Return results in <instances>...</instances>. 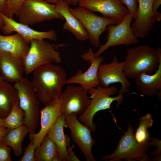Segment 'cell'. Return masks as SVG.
Wrapping results in <instances>:
<instances>
[{"mask_svg": "<svg viewBox=\"0 0 161 161\" xmlns=\"http://www.w3.org/2000/svg\"><path fill=\"white\" fill-rule=\"evenodd\" d=\"M36 148L31 141L25 148L24 153L20 161H35V153Z\"/></svg>", "mask_w": 161, "mask_h": 161, "instance_id": "obj_29", "label": "cell"}, {"mask_svg": "<svg viewBox=\"0 0 161 161\" xmlns=\"http://www.w3.org/2000/svg\"><path fill=\"white\" fill-rule=\"evenodd\" d=\"M7 5V0H0V13L5 14Z\"/></svg>", "mask_w": 161, "mask_h": 161, "instance_id": "obj_36", "label": "cell"}, {"mask_svg": "<svg viewBox=\"0 0 161 161\" xmlns=\"http://www.w3.org/2000/svg\"><path fill=\"white\" fill-rule=\"evenodd\" d=\"M128 129L120 138L114 151L111 154L104 155L101 158L102 160L120 161L125 160L128 161H150L149 157L146 152L149 148L153 145V143L149 138L143 143H139L136 141L134 134V128L130 123L127 124Z\"/></svg>", "mask_w": 161, "mask_h": 161, "instance_id": "obj_3", "label": "cell"}, {"mask_svg": "<svg viewBox=\"0 0 161 161\" xmlns=\"http://www.w3.org/2000/svg\"><path fill=\"white\" fill-rule=\"evenodd\" d=\"M161 4V0H154L152 6L153 13L156 18L157 21L161 20V14L157 10Z\"/></svg>", "mask_w": 161, "mask_h": 161, "instance_id": "obj_33", "label": "cell"}, {"mask_svg": "<svg viewBox=\"0 0 161 161\" xmlns=\"http://www.w3.org/2000/svg\"><path fill=\"white\" fill-rule=\"evenodd\" d=\"M123 70L127 78L134 79L138 74H151L161 61V49L155 50L148 45H139L126 50Z\"/></svg>", "mask_w": 161, "mask_h": 161, "instance_id": "obj_2", "label": "cell"}, {"mask_svg": "<svg viewBox=\"0 0 161 161\" xmlns=\"http://www.w3.org/2000/svg\"><path fill=\"white\" fill-rule=\"evenodd\" d=\"M78 5L107 18H123L129 12L119 0H79Z\"/></svg>", "mask_w": 161, "mask_h": 161, "instance_id": "obj_17", "label": "cell"}, {"mask_svg": "<svg viewBox=\"0 0 161 161\" xmlns=\"http://www.w3.org/2000/svg\"><path fill=\"white\" fill-rule=\"evenodd\" d=\"M55 5L57 11L65 20L63 25L64 29L71 33L78 40L84 41L88 39L86 30L79 20L70 12L68 3L61 1Z\"/></svg>", "mask_w": 161, "mask_h": 161, "instance_id": "obj_19", "label": "cell"}, {"mask_svg": "<svg viewBox=\"0 0 161 161\" xmlns=\"http://www.w3.org/2000/svg\"><path fill=\"white\" fill-rule=\"evenodd\" d=\"M154 0H138L137 16L131 26L137 38L146 37L149 34L156 21L152 10Z\"/></svg>", "mask_w": 161, "mask_h": 161, "instance_id": "obj_16", "label": "cell"}, {"mask_svg": "<svg viewBox=\"0 0 161 161\" xmlns=\"http://www.w3.org/2000/svg\"><path fill=\"white\" fill-rule=\"evenodd\" d=\"M35 161H60L55 144L46 135L35 149Z\"/></svg>", "mask_w": 161, "mask_h": 161, "instance_id": "obj_25", "label": "cell"}, {"mask_svg": "<svg viewBox=\"0 0 161 161\" xmlns=\"http://www.w3.org/2000/svg\"><path fill=\"white\" fill-rule=\"evenodd\" d=\"M64 116L66 127L70 130L72 139L81 150L86 160L95 161L92 151L95 142L91 136L90 129L79 122L74 114Z\"/></svg>", "mask_w": 161, "mask_h": 161, "instance_id": "obj_11", "label": "cell"}, {"mask_svg": "<svg viewBox=\"0 0 161 161\" xmlns=\"http://www.w3.org/2000/svg\"><path fill=\"white\" fill-rule=\"evenodd\" d=\"M135 84L144 95L152 97L157 94L161 99V61L155 72L153 75L142 72L134 78Z\"/></svg>", "mask_w": 161, "mask_h": 161, "instance_id": "obj_20", "label": "cell"}, {"mask_svg": "<svg viewBox=\"0 0 161 161\" xmlns=\"http://www.w3.org/2000/svg\"><path fill=\"white\" fill-rule=\"evenodd\" d=\"M16 16L19 22L28 26L55 19L64 20L63 16L57 11L55 4L44 0H25Z\"/></svg>", "mask_w": 161, "mask_h": 161, "instance_id": "obj_7", "label": "cell"}, {"mask_svg": "<svg viewBox=\"0 0 161 161\" xmlns=\"http://www.w3.org/2000/svg\"><path fill=\"white\" fill-rule=\"evenodd\" d=\"M80 57L85 61L89 62L91 64L90 66L84 72L81 69L78 70L74 75L67 79L66 84H78L87 91L100 86L97 71L99 65L104 60V58L101 56L95 57L91 47H89L87 52L81 55Z\"/></svg>", "mask_w": 161, "mask_h": 161, "instance_id": "obj_12", "label": "cell"}, {"mask_svg": "<svg viewBox=\"0 0 161 161\" xmlns=\"http://www.w3.org/2000/svg\"><path fill=\"white\" fill-rule=\"evenodd\" d=\"M28 133L29 130L24 125L10 129L4 137L2 142L12 148L15 155L19 156L23 151V142Z\"/></svg>", "mask_w": 161, "mask_h": 161, "instance_id": "obj_24", "label": "cell"}, {"mask_svg": "<svg viewBox=\"0 0 161 161\" xmlns=\"http://www.w3.org/2000/svg\"><path fill=\"white\" fill-rule=\"evenodd\" d=\"M118 91L115 86L104 87L100 86L91 88L88 91L90 95V104L83 113L79 116L78 120L81 123L89 128L91 131L96 130V126L93 123V118L98 112L106 109H110L112 103L114 101L117 102V106L122 102L123 99L122 93L115 97H111L116 94Z\"/></svg>", "mask_w": 161, "mask_h": 161, "instance_id": "obj_4", "label": "cell"}, {"mask_svg": "<svg viewBox=\"0 0 161 161\" xmlns=\"http://www.w3.org/2000/svg\"><path fill=\"white\" fill-rule=\"evenodd\" d=\"M30 44L29 50L23 59L25 74H29L44 65L61 62L60 52L56 49L58 45L45 39L33 40Z\"/></svg>", "mask_w": 161, "mask_h": 161, "instance_id": "obj_6", "label": "cell"}, {"mask_svg": "<svg viewBox=\"0 0 161 161\" xmlns=\"http://www.w3.org/2000/svg\"><path fill=\"white\" fill-rule=\"evenodd\" d=\"M24 111L17 101L12 108L8 115L3 119L4 127L9 129L17 128L24 125Z\"/></svg>", "mask_w": 161, "mask_h": 161, "instance_id": "obj_26", "label": "cell"}, {"mask_svg": "<svg viewBox=\"0 0 161 161\" xmlns=\"http://www.w3.org/2000/svg\"><path fill=\"white\" fill-rule=\"evenodd\" d=\"M4 81H5L3 79L2 77L1 76H0V83L4 82Z\"/></svg>", "mask_w": 161, "mask_h": 161, "instance_id": "obj_40", "label": "cell"}, {"mask_svg": "<svg viewBox=\"0 0 161 161\" xmlns=\"http://www.w3.org/2000/svg\"><path fill=\"white\" fill-rule=\"evenodd\" d=\"M30 46L18 34L3 35L0 34V52H7L23 59Z\"/></svg>", "mask_w": 161, "mask_h": 161, "instance_id": "obj_22", "label": "cell"}, {"mask_svg": "<svg viewBox=\"0 0 161 161\" xmlns=\"http://www.w3.org/2000/svg\"><path fill=\"white\" fill-rule=\"evenodd\" d=\"M4 25V21L0 14V31L1 30Z\"/></svg>", "mask_w": 161, "mask_h": 161, "instance_id": "obj_38", "label": "cell"}, {"mask_svg": "<svg viewBox=\"0 0 161 161\" xmlns=\"http://www.w3.org/2000/svg\"><path fill=\"white\" fill-rule=\"evenodd\" d=\"M140 122L134 135L137 142L139 143H143L149 138L148 130L153 125V120L152 115L148 113L139 118Z\"/></svg>", "mask_w": 161, "mask_h": 161, "instance_id": "obj_27", "label": "cell"}, {"mask_svg": "<svg viewBox=\"0 0 161 161\" xmlns=\"http://www.w3.org/2000/svg\"><path fill=\"white\" fill-rule=\"evenodd\" d=\"M69 10L82 23L87 32L90 44L96 48L101 45L100 36L106 30L107 27L117 24L123 19L100 16L79 6L75 8L70 7Z\"/></svg>", "mask_w": 161, "mask_h": 161, "instance_id": "obj_8", "label": "cell"}, {"mask_svg": "<svg viewBox=\"0 0 161 161\" xmlns=\"http://www.w3.org/2000/svg\"><path fill=\"white\" fill-rule=\"evenodd\" d=\"M11 148L3 142L0 143V161H11Z\"/></svg>", "mask_w": 161, "mask_h": 161, "instance_id": "obj_32", "label": "cell"}, {"mask_svg": "<svg viewBox=\"0 0 161 161\" xmlns=\"http://www.w3.org/2000/svg\"><path fill=\"white\" fill-rule=\"evenodd\" d=\"M87 92L80 85L67 86L60 97L62 114L64 115L72 114L76 116L81 115L91 102L87 95Z\"/></svg>", "mask_w": 161, "mask_h": 161, "instance_id": "obj_13", "label": "cell"}, {"mask_svg": "<svg viewBox=\"0 0 161 161\" xmlns=\"http://www.w3.org/2000/svg\"><path fill=\"white\" fill-rule=\"evenodd\" d=\"M46 1L51 4H55L60 1H66L68 3L69 5L76 6L78 4L79 0H44Z\"/></svg>", "mask_w": 161, "mask_h": 161, "instance_id": "obj_35", "label": "cell"}, {"mask_svg": "<svg viewBox=\"0 0 161 161\" xmlns=\"http://www.w3.org/2000/svg\"><path fill=\"white\" fill-rule=\"evenodd\" d=\"M0 72L5 81L10 83L18 81L25 73L23 59L7 52H0Z\"/></svg>", "mask_w": 161, "mask_h": 161, "instance_id": "obj_18", "label": "cell"}, {"mask_svg": "<svg viewBox=\"0 0 161 161\" xmlns=\"http://www.w3.org/2000/svg\"><path fill=\"white\" fill-rule=\"evenodd\" d=\"M124 61H118L115 54L110 63L100 64L97 71L100 86L108 87L111 84L119 83L121 87L117 92L118 94L129 92L131 84L124 72Z\"/></svg>", "mask_w": 161, "mask_h": 161, "instance_id": "obj_10", "label": "cell"}, {"mask_svg": "<svg viewBox=\"0 0 161 161\" xmlns=\"http://www.w3.org/2000/svg\"><path fill=\"white\" fill-rule=\"evenodd\" d=\"M0 128H4L3 119L0 117Z\"/></svg>", "mask_w": 161, "mask_h": 161, "instance_id": "obj_39", "label": "cell"}, {"mask_svg": "<svg viewBox=\"0 0 161 161\" xmlns=\"http://www.w3.org/2000/svg\"><path fill=\"white\" fill-rule=\"evenodd\" d=\"M18 100V92L13 85L4 81L0 83V117L4 119Z\"/></svg>", "mask_w": 161, "mask_h": 161, "instance_id": "obj_23", "label": "cell"}, {"mask_svg": "<svg viewBox=\"0 0 161 161\" xmlns=\"http://www.w3.org/2000/svg\"><path fill=\"white\" fill-rule=\"evenodd\" d=\"M61 100L57 98L45 106L40 111L41 129L37 133L29 134V138L36 148L40 145L49 129L55 124L62 114Z\"/></svg>", "mask_w": 161, "mask_h": 161, "instance_id": "obj_15", "label": "cell"}, {"mask_svg": "<svg viewBox=\"0 0 161 161\" xmlns=\"http://www.w3.org/2000/svg\"><path fill=\"white\" fill-rule=\"evenodd\" d=\"M122 4L127 7L129 12L131 14L134 19L137 15L138 10V0H119Z\"/></svg>", "mask_w": 161, "mask_h": 161, "instance_id": "obj_30", "label": "cell"}, {"mask_svg": "<svg viewBox=\"0 0 161 161\" xmlns=\"http://www.w3.org/2000/svg\"><path fill=\"white\" fill-rule=\"evenodd\" d=\"M9 130V129L7 128H0V143L2 142L4 137Z\"/></svg>", "mask_w": 161, "mask_h": 161, "instance_id": "obj_37", "label": "cell"}, {"mask_svg": "<svg viewBox=\"0 0 161 161\" xmlns=\"http://www.w3.org/2000/svg\"><path fill=\"white\" fill-rule=\"evenodd\" d=\"M153 143V145L157 147V148L154 151L150 153V154L152 156H154V157L151 160L153 161H160L161 160V140L153 137L150 138Z\"/></svg>", "mask_w": 161, "mask_h": 161, "instance_id": "obj_31", "label": "cell"}, {"mask_svg": "<svg viewBox=\"0 0 161 161\" xmlns=\"http://www.w3.org/2000/svg\"><path fill=\"white\" fill-rule=\"evenodd\" d=\"M64 127H66L64 116L62 114L46 134L56 145L60 161H68L67 145L70 140L68 135L64 134Z\"/></svg>", "mask_w": 161, "mask_h": 161, "instance_id": "obj_21", "label": "cell"}, {"mask_svg": "<svg viewBox=\"0 0 161 161\" xmlns=\"http://www.w3.org/2000/svg\"><path fill=\"white\" fill-rule=\"evenodd\" d=\"M13 85L18 92L19 105L24 112V125L29 134L35 133L40 118V101L37 94L31 81L27 78L23 77Z\"/></svg>", "mask_w": 161, "mask_h": 161, "instance_id": "obj_5", "label": "cell"}, {"mask_svg": "<svg viewBox=\"0 0 161 161\" xmlns=\"http://www.w3.org/2000/svg\"><path fill=\"white\" fill-rule=\"evenodd\" d=\"M67 147L68 161H80L73 151L72 149L73 148V146L72 145V147H71L70 143H69L67 145Z\"/></svg>", "mask_w": 161, "mask_h": 161, "instance_id": "obj_34", "label": "cell"}, {"mask_svg": "<svg viewBox=\"0 0 161 161\" xmlns=\"http://www.w3.org/2000/svg\"><path fill=\"white\" fill-rule=\"evenodd\" d=\"M0 14L4 21L1 30L4 34H9L15 32L20 35L28 44L35 39H48L54 41L57 40L56 33L53 30L45 31H37L28 25L17 22L2 13H0Z\"/></svg>", "mask_w": 161, "mask_h": 161, "instance_id": "obj_14", "label": "cell"}, {"mask_svg": "<svg viewBox=\"0 0 161 161\" xmlns=\"http://www.w3.org/2000/svg\"><path fill=\"white\" fill-rule=\"evenodd\" d=\"M25 0H7V9L4 14L7 17L13 18L19 8Z\"/></svg>", "mask_w": 161, "mask_h": 161, "instance_id": "obj_28", "label": "cell"}, {"mask_svg": "<svg viewBox=\"0 0 161 161\" xmlns=\"http://www.w3.org/2000/svg\"><path fill=\"white\" fill-rule=\"evenodd\" d=\"M133 19L128 12L120 22L108 26L106 29L107 41L104 44L100 45L99 49L94 53L95 56H100L111 47L122 45L129 46L138 43L139 41L134 35L131 26Z\"/></svg>", "mask_w": 161, "mask_h": 161, "instance_id": "obj_9", "label": "cell"}, {"mask_svg": "<svg viewBox=\"0 0 161 161\" xmlns=\"http://www.w3.org/2000/svg\"><path fill=\"white\" fill-rule=\"evenodd\" d=\"M32 72L31 82L40 102L45 106L60 97L67 80L64 68L51 63L40 66Z\"/></svg>", "mask_w": 161, "mask_h": 161, "instance_id": "obj_1", "label": "cell"}]
</instances>
